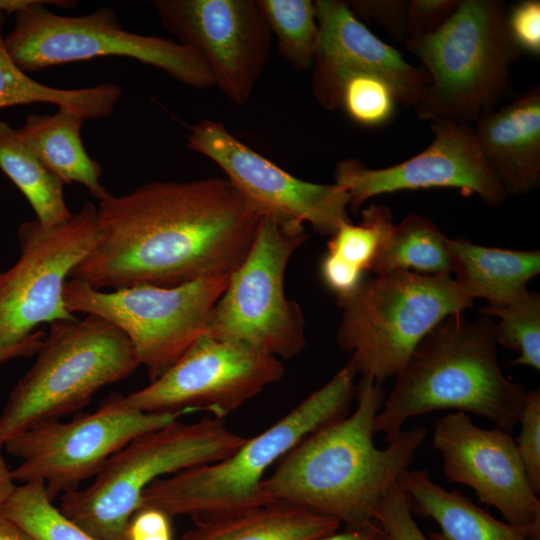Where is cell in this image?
<instances>
[{
	"mask_svg": "<svg viewBox=\"0 0 540 540\" xmlns=\"http://www.w3.org/2000/svg\"><path fill=\"white\" fill-rule=\"evenodd\" d=\"M99 236L69 279L90 287H174L232 274L261 213L228 180L153 181L99 200Z\"/></svg>",
	"mask_w": 540,
	"mask_h": 540,
	"instance_id": "1",
	"label": "cell"
},
{
	"mask_svg": "<svg viewBox=\"0 0 540 540\" xmlns=\"http://www.w3.org/2000/svg\"><path fill=\"white\" fill-rule=\"evenodd\" d=\"M380 383L361 376L355 410L305 437L262 482L266 503H284L357 527L374 521L383 497L408 469L427 429L401 431L385 448L374 444L383 406Z\"/></svg>",
	"mask_w": 540,
	"mask_h": 540,
	"instance_id": "2",
	"label": "cell"
},
{
	"mask_svg": "<svg viewBox=\"0 0 540 540\" xmlns=\"http://www.w3.org/2000/svg\"><path fill=\"white\" fill-rule=\"evenodd\" d=\"M495 323L452 315L416 346L395 376L375 417L374 432L391 441L410 418L454 409L483 417L506 432L518 425L527 391L510 381L497 358Z\"/></svg>",
	"mask_w": 540,
	"mask_h": 540,
	"instance_id": "3",
	"label": "cell"
},
{
	"mask_svg": "<svg viewBox=\"0 0 540 540\" xmlns=\"http://www.w3.org/2000/svg\"><path fill=\"white\" fill-rule=\"evenodd\" d=\"M357 374L350 358L325 385L231 455L154 481L143 491L141 507L201 520L268 504L261 487L264 473L305 437L348 415Z\"/></svg>",
	"mask_w": 540,
	"mask_h": 540,
	"instance_id": "4",
	"label": "cell"
},
{
	"mask_svg": "<svg viewBox=\"0 0 540 540\" xmlns=\"http://www.w3.org/2000/svg\"><path fill=\"white\" fill-rule=\"evenodd\" d=\"M507 11L499 0H460L437 31L405 41L430 79L414 106L419 118L471 124L513 95L510 66L521 51Z\"/></svg>",
	"mask_w": 540,
	"mask_h": 540,
	"instance_id": "5",
	"label": "cell"
},
{
	"mask_svg": "<svg viewBox=\"0 0 540 540\" xmlns=\"http://www.w3.org/2000/svg\"><path fill=\"white\" fill-rule=\"evenodd\" d=\"M36 354L0 415L2 444L34 426L79 411L99 389L140 366L128 337L92 314L50 323Z\"/></svg>",
	"mask_w": 540,
	"mask_h": 540,
	"instance_id": "6",
	"label": "cell"
},
{
	"mask_svg": "<svg viewBox=\"0 0 540 540\" xmlns=\"http://www.w3.org/2000/svg\"><path fill=\"white\" fill-rule=\"evenodd\" d=\"M245 440L222 418L204 417L193 423L176 420L131 440L104 463L88 487L62 494L58 508L99 540H126L129 521L150 484L220 461Z\"/></svg>",
	"mask_w": 540,
	"mask_h": 540,
	"instance_id": "7",
	"label": "cell"
},
{
	"mask_svg": "<svg viewBox=\"0 0 540 540\" xmlns=\"http://www.w3.org/2000/svg\"><path fill=\"white\" fill-rule=\"evenodd\" d=\"M473 300L451 275L376 274L337 297L342 310L337 342L351 354L358 373L381 384L400 372L435 326L462 314Z\"/></svg>",
	"mask_w": 540,
	"mask_h": 540,
	"instance_id": "8",
	"label": "cell"
},
{
	"mask_svg": "<svg viewBox=\"0 0 540 540\" xmlns=\"http://www.w3.org/2000/svg\"><path fill=\"white\" fill-rule=\"evenodd\" d=\"M72 7L67 0H31L15 14L14 28L4 36L5 48L25 73L97 57L120 56L158 68L195 89L214 86L200 56L179 42L125 30L115 12L99 8L78 17L51 12L45 4Z\"/></svg>",
	"mask_w": 540,
	"mask_h": 540,
	"instance_id": "9",
	"label": "cell"
},
{
	"mask_svg": "<svg viewBox=\"0 0 540 540\" xmlns=\"http://www.w3.org/2000/svg\"><path fill=\"white\" fill-rule=\"evenodd\" d=\"M304 224L262 215L254 242L213 306L205 333L290 359L306 345L300 306L286 297L284 278L294 252L307 240Z\"/></svg>",
	"mask_w": 540,
	"mask_h": 540,
	"instance_id": "10",
	"label": "cell"
},
{
	"mask_svg": "<svg viewBox=\"0 0 540 540\" xmlns=\"http://www.w3.org/2000/svg\"><path fill=\"white\" fill-rule=\"evenodd\" d=\"M231 274L204 277L174 287L134 286L97 290L69 279L66 309L96 315L117 326L130 340L150 382L167 371L202 334L209 314Z\"/></svg>",
	"mask_w": 540,
	"mask_h": 540,
	"instance_id": "11",
	"label": "cell"
},
{
	"mask_svg": "<svg viewBox=\"0 0 540 540\" xmlns=\"http://www.w3.org/2000/svg\"><path fill=\"white\" fill-rule=\"evenodd\" d=\"M185 413L138 411L124 403L123 395L113 393L92 413L69 422L55 420L34 426L3 446L21 459L11 471L13 480L21 484L43 482L53 500L78 489L137 436L166 426Z\"/></svg>",
	"mask_w": 540,
	"mask_h": 540,
	"instance_id": "12",
	"label": "cell"
},
{
	"mask_svg": "<svg viewBox=\"0 0 540 540\" xmlns=\"http://www.w3.org/2000/svg\"><path fill=\"white\" fill-rule=\"evenodd\" d=\"M98 236L97 208L90 201L55 225L36 219L20 224L19 258L0 271V348L24 344L43 323L74 317L64 304V285Z\"/></svg>",
	"mask_w": 540,
	"mask_h": 540,
	"instance_id": "13",
	"label": "cell"
},
{
	"mask_svg": "<svg viewBox=\"0 0 540 540\" xmlns=\"http://www.w3.org/2000/svg\"><path fill=\"white\" fill-rule=\"evenodd\" d=\"M284 372L267 352L204 333L160 377L123 401L142 412L206 410L223 419Z\"/></svg>",
	"mask_w": 540,
	"mask_h": 540,
	"instance_id": "14",
	"label": "cell"
},
{
	"mask_svg": "<svg viewBox=\"0 0 540 540\" xmlns=\"http://www.w3.org/2000/svg\"><path fill=\"white\" fill-rule=\"evenodd\" d=\"M164 29L193 49L214 85L246 104L270 54L271 30L256 0H157Z\"/></svg>",
	"mask_w": 540,
	"mask_h": 540,
	"instance_id": "15",
	"label": "cell"
},
{
	"mask_svg": "<svg viewBox=\"0 0 540 540\" xmlns=\"http://www.w3.org/2000/svg\"><path fill=\"white\" fill-rule=\"evenodd\" d=\"M187 142L189 149L215 162L261 215L308 223L328 237L351 222L345 189L296 178L235 138L220 122L205 119L190 126Z\"/></svg>",
	"mask_w": 540,
	"mask_h": 540,
	"instance_id": "16",
	"label": "cell"
},
{
	"mask_svg": "<svg viewBox=\"0 0 540 540\" xmlns=\"http://www.w3.org/2000/svg\"><path fill=\"white\" fill-rule=\"evenodd\" d=\"M431 144L412 158L382 169H371L356 158L336 164L335 183L347 191L349 207L385 193L430 188H455L500 206L507 194L484 159L468 123L433 122Z\"/></svg>",
	"mask_w": 540,
	"mask_h": 540,
	"instance_id": "17",
	"label": "cell"
},
{
	"mask_svg": "<svg viewBox=\"0 0 540 540\" xmlns=\"http://www.w3.org/2000/svg\"><path fill=\"white\" fill-rule=\"evenodd\" d=\"M432 444L449 482L472 488L478 501L496 508L506 522L540 529V499L509 432L481 428L456 412L437 421Z\"/></svg>",
	"mask_w": 540,
	"mask_h": 540,
	"instance_id": "18",
	"label": "cell"
},
{
	"mask_svg": "<svg viewBox=\"0 0 540 540\" xmlns=\"http://www.w3.org/2000/svg\"><path fill=\"white\" fill-rule=\"evenodd\" d=\"M314 3L319 36L312 83L345 72H366L386 80L399 104L414 107L430 82L424 69L409 64L398 50L374 35L347 2Z\"/></svg>",
	"mask_w": 540,
	"mask_h": 540,
	"instance_id": "19",
	"label": "cell"
},
{
	"mask_svg": "<svg viewBox=\"0 0 540 540\" xmlns=\"http://www.w3.org/2000/svg\"><path fill=\"white\" fill-rule=\"evenodd\" d=\"M479 149L507 196L540 182V89L532 86L476 122Z\"/></svg>",
	"mask_w": 540,
	"mask_h": 540,
	"instance_id": "20",
	"label": "cell"
},
{
	"mask_svg": "<svg viewBox=\"0 0 540 540\" xmlns=\"http://www.w3.org/2000/svg\"><path fill=\"white\" fill-rule=\"evenodd\" d=\"M397 483L411 512L439 526L430 540H540V529L497 520L459 490L447 491L433 482L427 470L407 469Z\"/></svg>",
	"mask_w": 540,
	"mask_h": 540,
	"instance_id": "21",
	"label": "cell"
},
{
	"mask_svg": "<svg viewBox=\"0 0 540 540\" xmlns=\"http://www.w3.org/2000/svg\"><path fill=\"white\" fill-rule=\"evenodd\" d=\"M454 260V278L473 298L488 306L508 305L523 297L528 282L540 272V252L517 251L447 239Z\"/></svg>",
	"mask_w": 540,
	"mask_h": 540,
	"instance_id": "22",
	"label": "cell"
},
{
	"mask_svg": "<svg viewBox=\"0 0 540 540\" xmlns=\"http://www.w3.org/2000/svg\"><path fill=\"white\" fill-rule=\"evenodd\" d=\"M83 118L64 109L29 114L17 129L44 166L63 184L77 182L98 200L109 192L101 183L102 167L90 157L81 139Z\"/></svg>",
	"mask_w": 540,
	"mask_h": 540,
	"instance_id": "23",
	"label": "cell"
},
{
	"mask_svg": "<svg viewBox=\"0 0 540 540\" xmlns=\"http://www.w3.org/2000/svg\"><path fill=\"white\" fill-rule=\"evenodd\" d=\"M195 521V527L181 540H314L337 532L341 525L335 519L284 503Z\"/></svg>",
	"mask_w": 540,
	"mask_h": 540,
	"instance_id": "24",
	"label": "cell"
},
{
	"mask_svg": "<svg viewBox=\"0 0 540 540\" xmlns=\"http://www.w3.org/2000/svg\"><path fill=\"white\" fill-rule=\"evenodd\" d=\"M5 15L0 12V109L31 103H50L83 119L105 118L112 114L122 90L104 83L79 89H62L42 84L22 71L9 56L2 28Z\"/></svg>",
	"mask_w": 540,
	"mask_h": 540,
	"instance_id": "25",
	"label": "cell"
},
{
	"mask_svg": "<svg viewBox=\"0 0 540 540\" xmlns=\"http://www.w3.org/2000/svg\"><path fill=\"white\" fill-rule=\"evenodd\" d=\"M0 169L26 197L41 224L55 225L72 216L64 199V184L5 121H0Z\"/></svg>",
	"mask_w": 540,
	"mask_h": 540,
	"instance_id": "26",
	"label": "cell"
},
{
	"mask_svg": "<svg viewBox=\"0 0 540 540\" xmlns=\"http://www.w3.org/2000/svg\"><path fill=\"white\" fill-rule=\"evenodd\" d=\"M447 239L433 221L411 213L394 225L388 244L372 271L375 274L400 270L430 276L451 275L454 260Z\"/></svg>",
	"mask_w": 540,
	"mask_h": 540,
	"instance_id": "27",
	"label": "cell"
},
{
	"mask_svg": "<svg viewBox=\"0 0 540 540\" xmlns=\"http://www.w3.org/2000/svg\"><path fill=\"white\" fill-rule=\"evenodd\" d=\"M317 101L328 110L342 109L356 124L380 127L389 123L399 104L394 88L366 72H345L312 83Z\"/></svg>",
	"mask_w": 540,
	"mask_h": 540,
	"instance_id": "28",
	"label": "cell"
},
{
	"mask_svg": "<svg viewBox=\"0 0 540 540\" xmlns=\"http://www.w3.org/2000/svg\"><path fill=\"white\" fill-rule=\"evenodd\" d=\"M277 40L280 55L295 69L313 66L319 28L310 0H256Z\"/></svg>",
	"mask_w": 540,
	"mask_h": 540,
	"instance_id": "29",
	"label": "cell"
},
{
	"mask_svg": "<svg viewBox=\"0 0 540 540\" xmlns=\"http://www.w3.org/2000/svg\"><path fill=\"white\" fill-rule=\"evenodd\" d=\"M0 511L35 540H99L53 505L43 482L17 486Z\"/></svg>",
	"mask_w": 540,
	"mask_h": 540,
	"instance_id": "30",
	"label": "cell"
},
{
	"mask_svg": "<svg viewBox=\"0 0 540 540\" xmlns=\"http://www.w3.org/2000/svg\"><path fill=\"white\" fill-rule=\"evenodd\" d=\"M393 228L390 209L372 204L362 211L359 224L349 222L338 228L327 243V254L361 273L372 271Z\"/></svg>",
	"mask_w": 540,
	"mask_h": 540,
	"instance_id": "31",
	"label": "cell"
},
{
	"mask_svg": "<svg viewBox=\"0 0 540 540\" xmlns=\"http://www.w3.org/2000/svg\"><path fill=\"white\" fill-rule=\"evenodd\" d=\"M485 316H496L497 343L519 352L511 361L513 365H525L540 370V295L529 291L520 299L499 307H483Z\"/></svg>",
	"mask_w": 540,
	"mask_h": 540,
	"instance_id": "32",
	"label": "cell"
},
{
	"mask_svg": "<svg viewBox=\"0 0 540 540\" xmlns=\"http://www.w3.org/2000/svg\"><path fill=\"white\" fill-rule=\"evenodd\" d=\"M520 433L515 440L517 452L529 482L540 493V391H527L521 412Z\"/></svg>",
	"mask_w": 540,
	"mask_h": 540,
	"instance_id": "33",
	"label": "cell"
},
{
	"mask_svg": "<svg viewBox=\"0 0 540 540\" xmlns=\"http://www.w3.org/2000/svg\"><path fill=\"white\" fill-rule=\"evenodd\" d=\"M388 540H430L416 524L406 495L394 483L383 497L375 514Z\"/></svg>",
	"mask_w": 540,
	"mask_h": 540,
	"instance_id": "34",
	"label": "cell"
},
{
	"mask_svg": "<svg viewBox=\"0 0 540 540\" xmlns=\"http://www.w3.org/2000/svg\"><path fill=\"white\" fill-rule=\"evenodd\" d=\"M509 33L521 52L540 55V1L524 0L507 11Z\"/></svg>",
	"mask_w": 540,
	"mask_h": 540,
	"instance_id": "35",
	"label": "cell"
},
{
	"mask_svg": "<svg viewBox=\"0 0 540 540\" xmlns=\"http://www.w3.org/2000/svg\"><path fill=\"white\" fill-rule=\"evenodd\" d=\"M459 1L460 0L409 1L406 20L407 39L426 36L437 31L454 13Z\"/></svg>",
	"mask_w": 540,
	"mask_h": 540,
	"instance_id": "36",
	"label": "cell"
},
{
	"mask_svg": "<svg viewBox=\"0 0 540 540\" xmlns=\"http://www.w3.org/2000/svg\"><path fill=\"white\" fill-rule=\"evenodd\" d=\"M356 17L374 19L393 37L404 40L409 1L404 0H358L347 2Z\"/></svg>",
	"mask_w": 540,
	"mask_h": 540,
	"instance_id": "37",
	"label": "cell"
},
{
	"mask_svg": "<svg viewBox=\"0 0 540 540\" xmlns=\"http://www.w3.org/2000/svg\"><path fill=\"white\" fill-rule=\"evenodd\" d=\"M126 540H173L170 516L154 507H141L129 521Z\"/></svg>",
	"mask_w": 540,
	"mask_h": 540,
	"instance_id": "38",
	"label": "cell"
},
{
	"mask_svg": "<svg viewBox=\"0 0 540 540\" xmlns=\"http://www.w3.org/2000/svg\"><path fill=\"white\" fill-rule=\"evenodd\" d=\"M324 284L337 297L353 292L363 281V273L351 268L333 256L326 254L320 264Z\"/></svg>",
	"mask_w": 540,
	"mask_h": 540,
	"instance_id": "39",
	"label": "cell"
},
{
	"mask_svg": "<svg viewBox=\"0 0 540 540\" xmlns=\"http://www.w3.org/2000/svg\"><path fill=\"white\" fill-rule=\"evenodd\" d=\"M314 540H388L384 530L375 521L357 527H346L342 532L314 539Z\"/></svg>",
	"mask_w": 540,
	"mask_h": 540,
	"instance_id": "40",
	"label": "cell"
},
{
	"mask_svg": "<svg viewBox=\"0 0 540 540\" xmlns=\"http://www.w3.org/2000/svg\"><path fill=\"white\" fill-rule=\"evenodd\" d=\"M45 334L41 331L36 333L24 344L14 348H0V364L9 360L28 357L36 354L39 350Z\"/></svg>",
	"mask_w": 540,
	"mask_h": 540,
	"instance_id": "41",
	"label": "cell"
},
{
	"mask_svg": "<svg viewBox=\"0 0 540 540\" xmlns=\"http://www.w3.org/2000/svg\"><path fill=\"white\" fill-rule=\"evenodd\" d=\"M0 540H35L16 522L0 511Z\"/></svg>",
	"mask_w": 540,
	"mask_h": 540,
	"instance_id": "42",
	"label": "cell"
},
{
	"mask_svg": "<svg viewBox=\"0 0 540 540\" xmlns=\"http://www.w3.org/2000/svg\"><path fill=\"white\" fill-rule=\"evenodd\" d=\"M3 444L0 441V508L6 503L16 489L11 471L7 468L1 453Z\"/></svg>",
	"mask_w": 540,
	"mask_h": 540,
	"instance_id": "43",
	"label": "cell"
}]
</instances>
